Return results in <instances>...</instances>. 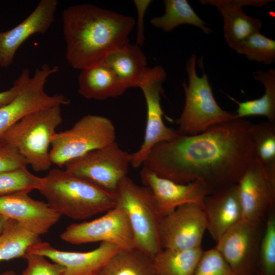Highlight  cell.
I'll return each mask as SVG.
<instances>
[{
	"label": "cell",
	"instance_id": "cell-18",
	"mask_svg": "<svg viewBox=\"0 0 275 275\" xmlns=\"http://www.w3.org/2000/svg\"><path fill=\"white\" fill-rule=\"evenodd\" d=\"M0 214L39 236L48 232L61 216L47 202L34 200L26 192L0 196Z\"/></svg>",
	"mask_w": 275,
	"mask_h": 275
},
{
	"label": "cell",
	"instance_id": "cell-16",
	"mask_svg": "<svg viewBox=\"0 0 275 275\" xmlns=\"http://www.w3.org/2000/svg\"><path fill=\"white\" fill-rule=\"evenodd\" d=\"M122 250L109 242H101L95 249L86 252L58 250L42 241L32 246L28 252L43 256L64 268L63 275H96L108 259Z\"/></svg>",
	"mask_w": 275,
	"mask_h": 275
},
{
	"label": "cell",
	"instance_id": "cell-33",
	"mask_svg": "<svg viewBox=\"0 0 275 275\" xmlns=\"http://www.w3.org/2000/svg\"><path fill=\"white\" fill-rule=\"evenodd\" d=\"M24 258L27 265L20 275H63L64 268L55 262H51L45 257L27 252Z\"/></svg>",
	"mask_w": 275,
	"mask_h": 275
},
{
	"label": "cell",
	"instance_id": "cell-23",
	"mask_svg": "<svg viewBox=\"0 0 275 275\" xmlns=\"http://www.w3.org/2000/svg\"><path fill=\"white\" fill-rule=\"evenodd\" d=\"M96 275H157L153 258L137 249L113 255Z\"/></svg>",
	"mask_w": 275,
	"mask_h": 275
},
{
	"label": "cell",
	"instance_id": "cell-19",
	"mask_svg": "<svg viewBox=\"0 0 275 275\" xmlns=\"http://www.w3.org/2000/svg\"><path fill=\"white\" fill-rule=\"evenodd\" d=\"M207 230L217 242L232 226L242 219L236 184L207 196L203 205Z\"/></svg>",
	"mask_w": 275,
	"mask_h": 275
},
{
	"label": "cell",
	"instance_id": "cell-39",
	"mask_svg": "<svg viewBox=\"0 0 275 275\" xmlns=\"http://www.w3.org/2000/svg\"><path fill=\"white\" fill-rule=\"evenodd\" d=\"M257 275H267V274H265L264 273H263V272L261 271L258 270Z\"/></svg>",
	"mask_w": 275,
	"mask_h": 275
},
{
	"label": "cell",
	"instance_id": "cell-15",
	"mask_svg": "<svg viewBox=\"0 0 275 275\" xmlns=\"http://www.w3.org/2000/svg\"><path fill=\"white\" fill-rule=\"evenodd\" d=\"M140 177L143 185L151 190L162 217L187 204H196L203 208L205 197L211 193L208 186L200 180L178 183L159 177L144 167Z\"/></svg>",
	"mask_w": 275,
	"mask_h": 275
},
{
	"label": "cell",
	"instance_id": "cell-9",
	"mask_svg": "<svg viewBox=\"0 0 275 275\" xmlns=\"http://www.w3.org/2000/svg\"><path fill=\"white\" fill-rule=\"evenodd\" d=\"M130 165L131 154L122 149L115 141L69 161L65 170L115 195Z\"/></svg>",
	"mask_w": 275,
	"mask_h": 275
},
{
	"label": "cell",
	"instance_id": "cell-34",
	"mask_svg": "<svg viewBox=\"0 0 275 275\" xmlns=\"http://www.w3.org/2000/svg\"><path fill=\"white\" fill-rule=\"evenodd\" d=\"M28 164L18 150L0 139V173L21 168Z\"/></svg>",
	"mask_w": 275,
	"mask_h": 275
},
{
	"label": "cell",
	"instance_id": "cell-27",
	"mask_svg": "<svg viewBox=\"0 0 275 275\" xmlns=\"http://www.w3.org/2000/svg\"><path fill=\"white\" fill-rule=\"evenodd\" d=\"M41 241L39 236L8 218L0 235V261L24 257L29 249Z\"/></svg>",
	"mask_w": 275,
	"mask_h": 275
},
{
	"label": "cell",
	"instance_id": "cell-30",
	"mask_svg": "<svg viewBox=\"0 0 275 275\" xmlns=\"http://www.w3.org/2000/svg\"><path fill=\"white\" fill-rule=\"evenodd\" d=\"M44 177L31 173L27 167L0 173V196L21 192L39 190L43 185Z\"/></svg>",
	"mask_w": 275,
	"mask_h": 275
},
{
	"label": "cell",
	"instance_id": "cell-22",
	"mask_svg": "<svg viewBox=\"0 0 275 275\" xmlns=\"http://www.w3.org/2000/svg\"><path fill=\"white\" fill-rule=\"evenodd\" d=\"M103 62L127 89L139 87L149 68L145 53L139 45L130 43L109 53Z\"/></svg>",
	"mask_w": 275,
	"mask_h": 275
},
{
	"label": "cell",
	"instance_id": "cell-2",
	"mask_svg": "<svg viewBox=\"0 0 275 275\" xmlns=\"http://www.w3.org/2000/svg\"><path fill=\"white\" fill-rule=\"evenodd\" d=\"M62 19L66 58L78 70L103 62L109 53L129 43L135 24L131 16L88 4L67 7Z\"/></svg>",
	"mask_w": 275,
	"mask_h": 275
},
{
	"label": "cell",
	"instance_id": "cell-12",
	"mask_svg": "<svg viewBox=\"0 0 275 275\" xmlns=\"http://www.w3.org/2000/svg\"><path fill=\"white\" fill-rule=\"evenodd\" d=\"M260 224L241 219L216 242L215 248L238 275H257Z\"/></svg>",
	"mask_w": 275,
	"mask_h": 275
},
{
	"label": "cell",
	"instance_id": "cell-7",
	"mask_svg": "<svg viewBox=\"0 0 275 275\" xmlns=\"http://www.w3.org/2000/svg\"><path fill=\"white\" fill-rule=\"evenodd\" d=\"M59 67L44 64L31 75L23 68L13 85L17 93L9 103L0 108V139L12 126L28 115L41 109L67 105L70 100L62 94L50 95L45 90L48 78L57 73Z\"/></svg>",
	"mask_w": 275,
	"mask_h": 275
},
{
	"label": "cell",
	"instance_id": "cell-21",
	"mask_svg": "<svg viewBox=\"0 0 275 275\" xmlns=\"http://www.w3.org/2000/svg\"><path fill=\"white\" fill-rule=\"evenodd\" d=\"M78 81L79 94L88 99L103 100L117 97L127 89L104 62L81 70Z\"/></svg>",
	"mask_w": 275,
	"mask_h": 275
},
{
	"label": "cell",
	"instance_id": "cell-28",
	"mask_svg": "<svg viewBox=\"0 0 275 275\" xmlns=\"http://www.w3.org/2000/svg\"><path fill=\"white\" fill-rule=\"evenodd\" d=\"M249 132L254 159L260 163L268 177L275 182V122L267 121L252 124Z\"/></svg>",
	"mask_w": 275,
	"mask_h": 275
},
{
	"label": "cell",
	"instance_id": "cell-13",
	"mask_svg": "<svg viewBox=\"0 0 275 275\" xmlns=\"http://www.w3.org/2000/svg\"><path fill=\"white\" fill-rule=\"evenodd\" d=\"M207 230L203 208L196 204L178 207L163 216L159 227L162 249H191L201 246Z\"/></svg>",
	"mask_w": 275,
	"mask_h": 275
},
{
	"label": "cell",
	"instance_id": "cell-4",
	"mask_svg": "<svg viewBox=\"0 0 275 275\" xmlns=\"http://www.w3.org/2000/svg\"><path fill=\"white\" fill-rule=\"evenodd\" d=\"M61 106L35 111L9 129L0 139L16 148L35 172L49 169V148L62 122Z\"/></svg>",
	"mask_w": 275,
	"mask_h": 275
},
{
	"label": "cell",
	"instance_id": "cell-31",
	"mask_svg": "<svg viewBox=\"0 0 275 275\" xmlns=\"http://www.w3.org/2000/svg\"><path fill=\"white\" fill-rule=\"evenodd\" d=\"M258 270L267 275H275V216L273 212L268 216L260 242Z\"/></svg>",
	"mask_w": 275,
	"mask_h": 275
},
{
	"label": "cell",
	"instance_id": "cell-3",
	"mask_svg": "<svg viewBox=\"0 0 275 275\" xmlns=\"http://www.w3.org/2000/svg\"><path fill=\"white\" fill-rule=\"evenodd\" d=\"M38 190L61 215L84 219L105 213L116 206L114 194L65 170L51 169Z\"/></svg>",
	"mask_w": 275,
	"mask_h": 275
},
{
	"label": "cell",
	"instance_id": "cell-20",
	"mask_svg": "<svg viewBox=\"0 0 275 275\" xmlns=\"http://www.w3.org/2000/svg\"><path fill=\"white\" fill-rule=\"evenodd\" d=\"M202 5L216 8L224 22V36L230 48L256 33L260 32V19L245 14L237 0H200Z\"/></svg>",
	"mask_w": 275,
	"mask_h": 275
},
{
	"label": "cell",
	"instance_id": "cell-25",
	"mask_svg": "<svg viewBox=\"0 0 275 275\" xmlns=\"http://www.w3.org/2000/svg\"><path fill=\"white\" fill-rule=\"evenodd\" d=\"M204 252L191 249H162L153 258L157 275H193Z\"/></svg>",
	"mask_w": 275,
	"mask_h": 275
},
{
	"label": "cell",
	"instance_id": "cell-10",
	"mask_svg": "<svg viewBox=\"0 0 275 275\" xmlns=\"http://www.w3.org/2000/svg\"><path fill=\"white\" fill-rule=\"evenodd\" d=\"M166 78L167 73L162 67H149L139 87L146 103L147 122L143 143L136 152L131 154V166L134 168L143 164L154 146L171 141L182 134L178 130L167 127L163 121L160 95Z\"/></svg>",
	"mask_w": 275,
	"mask_h": 275
},
{
	"label": "cell",
	"instance_id": "cell-35",
	"mask_svg": "<svg viewBox=\"0 0 275 275\" xmlns=\"http://www.w3.org/2000/svg\"><path fill=\"white\" fill-rule=\"evenodd\" d=\"M151 2V1H134L137 12H138V19H140V20L138 22V25L137 28V39L136 44L138 45H142L144 42L143 18L147 8Z\"/></svg>",
	"mask_w": 275,
	"mask_h": 275
},
{
	"label": "cell",
	"instance_id": "cell-32",
	"mask_svg": "<svg viewBox=\"0 0 275 275\" xmlns=\"http://www.w3.org/2000/svg\"><path fill=\"white\" fill-rule=\"evenodd\" d=\"M193 275H238L214 248L204 251Z\"/></svg>",
	"mask_w": 275,
	"mask_h": 275
},
{
	"label": "cell",
	"instance_id": "cell-17",
	"mask_svg": "<svg viewBox=\"0 0 275 275\" xmlns=\"http://www.w3.org/2000/svg\"><path fill=\"white\" fill-rule=\"evenodd\" d=\"M58 6L57 0H41L32 13L17 25L0 32V67L7 68L16 52L30 37L43 34L51 27Z\"/></svg>",
	"mask_w": 275,
	"mask_h": 275
},
{
	"label": "cell",
	"instance_id": "cell-14",
	"mask_svg": "<svg viewBox=\"0 0 275 275\" xmlns=\"http://www.w3.org/2000/svg\"><path fill=\"white\" fill-rule=\"evenodd\" d=\"M242 218L260 223L275 203V182L256 159L249 165L236 183Z\"/></svg>",
	"mask_w": 275,
	"mask_h": 275
},
{
	"label": "cell",
	"instance_id": "cell-6",
	"mask_svg": "<svg viewBox=\"0 0 275 275\" xmlns=\"http://www.w3.org/2000/svg\"><path fill=\"white\" fill-rule=\"evenodd\" d=\"M196 56L187 60L186 71L188 84H183L185 104L177 120V129L184 135H195L209 128L230 120L235 114L222 109L216 101L207 75L203 69L200 77L196 70Z\"/></svg>",
	"mask_w": 275,
	"mask_h": 275
},
{
	"label": "cell",
	"instance_id": "cell-29",
	"mask_svg": "<svg viewBox=\"0 0 275 275\" xmlns=\"http://www.w3.org/2000/svg\"><path fill=\"white\" fill-rule=\"evenodd\" d=\"M240 54L245 55L248 60L269 65L275 61V41L260 32L246 38L232 47Z\"/></svg>",
	"mask_w": 275,
	"mask_h": 275
},
{
	"label": "cell",
	"instance_id": "cell-37",
	"mask_svg": "<svg viewBox=\"0 0 275 275\" xmlns=\"http://www.w3.org/2000/svg\"><path fill=\"white\" fill-rule=\"evenodd\" d=\"M8 219L7 217L0 214V235L4 230L5 225Z\"/></svg>",
	"mask_w": 275,
	"mask_h": 275
},
{
	"label": "cell",
	"instance_id": "cell-8",
	"mask_svg": "<svg viewBox=\"0 0 275 275\" xmlns=\"http://www.w3.org/2000/svg\"><path fill=\"white\" fill-rule=\"evenodd\" d=\"M114 125L108 118L87 115L70 129L56 132L49 151L52 164L62 168L69 161L115 141Z\"/></svg>",
	"mask_w": 275,
	"mask_h": 275
},
{
	"label": "cell",
	"instance_id": "cell-11",
	"mask_svg": "<svg viewBox=\"0 0 275 275\" xmlns=\"http://www.w3.org/2000/svg\"><path fill=\"white\" fill-rule=\"evenodd\" d=\"M60 237L62 240L75 244L101 242L114 244L123 250L135 248L127 215L118 205L99 218L69 225Z\"/></svg>",
	"mask_w": 275,
	"mask_h": 275
},
{
	"label": "cell",
	"instance_id": "cell-36",
	"mask_svg": "<svg viewBox=\"0 0 275 275\" xmlns=\"http://www.w3.org/2000/svg\"><path fill=\"white\" fill-rule=\"evenodd\" d=\"M17 93V88L13 86L9 89L0 92V108L12 101Z\"/></svg>",
	"mask_w": 275,
	"mask_h": 275
},
{
	"label": "cell",
	"instance_id": "cell-24",
	"mask_svg": "<svg viewBox=\"0 0 275 275\" xmlns=\"http://www.w3.org/2000/svg\"><path fill=\"white\" fill-rule=\"evenodd\" d=\"M253 77L263 85L264 94L258 99L243 102L231 98L238 105L234 118L262 116L266 117L267 121L275 122V70L256 71L253 73Z\"/></svg>",
	"mask_w": 275,
	"mask_h": 275
},
{
	"label": "cell",
	"instance_id": "cell-26",
	"mask_svg": "<svg viewBox=\"0 0 275 275\" xmlns=\"http://www.w3.org/2000/svg\"><path fill=\"white\" fill-rule=\"evenodd\" d=\"M165 12L163 15L151 19L155 28L169 32L182 24H190L200 29L205 34H209L212 30L208 23L196 14L186 0H164Z\"/></svg>",
	"mask_w": 275,
	"mask_h": 275
},
{
	"label": "cell",
	"instance_id": "cell-1",
	"mask_svg": "<svg viewBox=\"0 0 275 275\" xmlns=\"http://www.w3.org/2000/svg\"><path fill=\"white\" fill-rule=\"evenodd\" d=\"M251 124L233 118L197 134H182L154 146L143 167L178 183L200 180L211 193L236 184L254 159Z\"/></svg>",
	"mask_w": 275,
	"mask_h": 275
},
{
	"label": "cell",
	"instance_id": "cell-5",
	"mask_svg": "<svg viewBox=\"0 0 275 275\" xmlns=\"http://www.w3.org/2000/svg\"><path fill=\"white\" fill-rule=\"evenodd\" d=\"M115 196L116 205L124 209L128 218L135 248L153 258L162 250L159 227L162 217L151 190L126 176Z\"/></svg>",
	"mask_w": 275,
	"mask_h": 275
},
{
	"label": "cell",
	"instance_id": "cell-38",
	"mask_svg": "<svg viewBox=\"0 0 275 275\" xmlns=\"http://www.w3.org/2000/svg\"><path fill=\"white\" fill-rule=\"evenodd\" d=\"M0 275H17L16 273L12 270H9L5 271L2 273H1Z\"/></svg>",
	"mask_w": 275,
	"mask_h": 275
}]
</instances>
